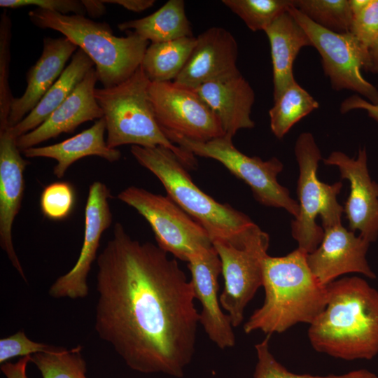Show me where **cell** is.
Listing matches in <instances>:
<instances>
[{
    "mask_svg": "<svg viewBox=\"0 0 378 378\" xmlns=\"http://www.w3.org/2000/svg\"><path fill=\"white\" fill-rule=\"evenodd\" d=\"M95 330L132 370L183 377L200 314L175 258L133 239L120 223L97 258Z\"/></svg>",
    "mask_w": 378,
    "mask_h": 378,
    "instance_id": "cell-1",
    "label": "cell"
},
{
    "mask_svg": "<svg viewBox=\"0 0 378 378\" xmlns=\"http://www.w3.org/2000/svg\"><path fill=\"white\" fill-rule=\"evenodd\" d=\"M323 311L308 329L318 352L345 360H371L378 354V291L358 276L327 285Z\"/></svg>",
    "mask_w": 378,
    "mask_h": 378,
    "instance_id": "cell-2",
    "label": "cell"
},
{
    "mask_svg": "<svg viewBox=\"0 0 378 378\" xmlns=\"http://www.w3.org/2000/svg\"><path fill=\"white\" fill-rule=\"evenodd\" d=\"M262 286L264 302L244 325L246 334L260 330L271 335L300 323L310 325L327 304V286L318 281L307 253L298 248L284 256L264 257Z\"/></svg>",
    "mask_w": 378,
    "mask_h": 378,
    "instance_id": "cell-3",
    "label": "cell"
},
{
    "mask_svg": "<svg viewBox=\"0 0 378 378\" xmlns=\"http://www.w3.org/2000/svg\"><path fill=\"white\" fill-rule=\"evenodd\" d=\"M130 151L160 181L167 195L206 230L212 242L221 241L243 248L269 237L248 216L218 202L198 188L169 148L132 146Z\"/></svg>",
    "mask_w": 378,
    "mask_h": 378,
    "instance_id": "cell-4",
    "label": "cell"
},
{
    "mask_svg": "<svg viewBox=\"0 0 378 378\" xmlns=\"http://www.w3.org/2000/svg\"><path fill=\"white\" fill-rule=\"evenodd\" d=\"M28 15L36 27L57 31L79 47L94 62L98 81L104 88L129 78L141 66L149 46L148 41L133 31L117 36L108 24L85 15L39 8L29 11Z\"/></svg>",
    "mask_w": 378,
    "mask_h": 378,
    "instance_id": "cell-5",
    "label": "cell"
},
{
    "mask_svg": "<svg viewBox=\"0 0 378 378\" xmlns=\"http://www.w3.org/2000/svg\"><path fill=\"white\" fill-rule=\"evenodd\" d=\"M149 83L140 66L121 83L95 88L94 97L106 122L107 146H164L188 169H194L195 156L172 142L158 125L148 99Z\"/></svg>",
    "mask_w": 378,
    "mask_h": 378,
    "instance_id": "cell-6",
    "label": "cell"
},
{
    "mask_svg": "<svg viewBox=\"0 0 378 378\" xmlns=\"http://www.w3.org/2000/svg\"><path fill=\"white\" fill-rule=\"evenodd\" d=\"M294 150L300 171L297 185L299 213L291 223V234L298 248L307 254L321 242L323 230L342 224L344 208L337 197L342 183L328 184L318 179L317 169L321 153L310 132L299 135Z\"/></svg>",
    "mask_w": 378,
    "mask_h": 378,
    "instance_id": "cell-7",
    "label": "cell"
},
{
    "mask_svg": "<svg viewBox=\"0 0 378 378\" xmlns=\"http://www.w3.org/2000/svg\"><path fill=\"white\" fill-rule=\"evenodd\" d=\"M162 132L172 142L193 155L212 158L220 162L250 187L255 199L261 204L281 208L295 218L298 216V202L277 181V176L284 168L278 158L273 157L262 160L256 156L249 157L239 151L234 146L232 137L227 135L197 141L173 132Z\"/></svg>",
    "mask_w": 378,
    "mask_h": 378,
    "instance_id": "cell-8",
    "label": "cell"
},
{
    "mask_svg": "<svg viewBox=\"0 0 378 378\" xmlns=\"http://www.w3.org/2000/svg\"><path fill=\"white\" fill-rule=\"evenodd\" d=\"M118 198L147 220L158 246L174 258L188 262L192 255L213 246L206 230L168 195L130 186Z\"/></svg>",
    "mask_w": 378,
    "mask_h": 378,
    "instance_id": "cell-9",
    "label": "cell"
},
{
    "mask_svg": "<svg viewBox=\"0 0 378 378\" xmlns=\"http://www.w3.org/2000/svg\"><path fill=\"white\" fill-rule=\"evenodd\" d=\"M289 13L308 35L318 52L324 74L336 90L359 93L372 104H378V90L363 76L367 50L351 34H338L314 22L292 6Z\"/></svg>",
    "mask_w": 378,
    "mask_h": 378,
    "instance_id": "cell-10",
    "label": "cell"
},
{
    "mask_svg": "<svg viewBox=\"0 0 378 378\" xmlns=\"http://www.w3.org/2000/svg\"><path fill=\"white\" fill-rule=\"evenodd\" d=\"M148 93L162 130L197 141L225 135L214 113L194 89L174 81L150 82Z\"/></svg>",
    "mask_w": 378,
    "mask_h": 378,
    "instance_id": "cell-11",
    "label": "cell"
},
{
    "mask_svg": "<svg viewBox=\"0 0 378 378\" xmlns=\"http://www.w3.org/2000/svg\"><path fill=\"white\" fill-rule=\"evenodd\" d=\"M269 243L267 238L239 248L221 241L212 242L221 262L224 279L220 303L233 327L242 323L247 304L262 286V260L267 254Z\"/></svg>",
    "mask_w": 378,
    "mask_h": 378,
    "instance_id": "cell-12",
    "label": "cell"
},
{
    "mask_svg": "<svg viewBox=\"0 0 378 378\" xmlns=\"http://www.w3.org/2000/svg\"><path fill=\"white\" fill-rule=\"evenodd\" d=\"M110 189L101 181L89 187L85 207L84 237L78 258L74 266L59 276L50 286L49 295L54 298H83L88 296V276L97 258L102 234L112 223L108 199Z\"/></svg>",
    "mask_w": 378,
    "mask_h": 378,
    "instance_id": "cell-13",
    "label": "cell"
},
{
    "mask_svg": "<svg viewBox=\"0 0 378 378\" xmlns=\"http://www.w3.org/2000/svg\"><path fill=\"white\" fill-rule=\"evenodd\" d=\"M323 160L326 165L336 166L341 178L349 182L344 212L350 230H358L360 235L374 242L378 237V183L370 176L365 148L359 149L356 158L333 151Z\"/></svg>",
    "mask_w": 378,
    "mask_h": 378,
    "instance_id": "cell-14",
    "label": "cell"
},
{
    "mask_svg": "<svg viewBox=\"0 0 378 378\" xmlns=\"http://www.w3.org/2000/svg\"><path fill=\"white\" fill-rule=\"evenodd\" d=\"M321 242L307 254V264L318 281L327 286L340 276L358 273L374 279L375 273L366 259L370 242L356 236L342 224L323 230Z\"/></svg>",
    "mask_w": 378,
    "mask_h": 378,
    "instance_id": "cell-15",
    "label": "cell"
},
{
    "mask_svg": "<svg viewBox=\"0 0 378 378\" xmlns=\"http://www.w3.org/2000/svg\"><path fill=\"white\" fill-rule=\"evenodd\" d=\"M195 298L202 304L200 323L209 338L218 348L235 344L233 326L228 314L223 312L218 296V276L222 273L220 258L214 247L204 249L188 261Z\"/></svg>",
    "mask_w": 378,
    "mask_h": 378,
    "instance_id": "cell-16",
    "label": "cell"
},
{
    "mask_svg": "<svg viewBox=\"0 0 378 378\" xmlns=\"http://www.w3.org/2000/svg\"><path fill=\"white\" fill-rule=\"evenodd\" d=\"M238 46L233 35L220 27H212L196 37V44L184 67L173 80L196 89L202 84L239 73Z\"/></svg>",
    "mask_w": 378,
    "mask_h": 378,
    "instance_id": "cell-17",
    "label": "cell"
},
{
    "mask_svg": "<svg viewBox=\"0 0 378 378\" xmlns=\"http://www.w3.org/2000/svg\"><path fill=\"white\" fill-rule=\"evenodd\" d=\"M27 164L20 154L17 138L8 128L0 131V245L24 281L26 276L14 248L12 229L21 207Z\"/></svg>",
    "mask_w": 378,
    "mask_h": 378,
    "instance_id": "cell-18",
    "label": "cell"
},
{
    "mask_svg": "<svg viewBox=\"0 0 378 378\" xmlns=\"http://www.w3.org/2000/svg\"><path fill=\"white\" fill-rule=\"evenodd\" d=\"M98 81L95 68H92L72 93L38 127L17 138L22 152L62 133L75 130L80 124L103 118V112L94 97Z\"/></svg>",
    "mask_w": 378,
    "mask_h": 378,
    "instance_id": "cell-19",
    "label": "cell"
},
{
    "mask_svg": "<svg viewBox=\"0 0 378 378\" xmlns=\"http://www.w3.org/2000/svg\"><path fill=\"white\" fill-rule=\"evenodd\" d=\"M195 90L218 118L225 135L232 137L255 125L251 118L255 92L239 72L204 83Z\"/></svg>",
    "mask_w": 378,
    "mask_h": 378,
    "instance_id": "cell-20",
    "label": "cell"
},
{
    "mask_svg": "<svg viewBox=\"0 0 378 378\" xmlns=\"http://www.w3.org/2000/svg\"><path fill=\"white\" fill-rule=\"evenodd\" d=\"M43 50L27 74V88L20 97L13 98L8 119V127L19 123L38 103L58 79L70 57L78 50L68 38L45 37Z\"/></svg>",
    "mask_w": 378,
    "mask_h": 378,
    "instance_id": "cell-21",
    "label": "cell"
},
{
    "mask_svg": "<svg viewBox=\"0 0 378 378\" xmlns=\"http://www.w3.org/2000/svg\"><path fill=\"white\" fill-rule=\"evenodd\" d=\"M106 132L104 118L96 120L88 129L59 143L25 149L26 158H48L56 160L53 174L57 178L64 176L68 168L75 162L88 156H97L113 162L121 157L116 148H111L104 139Z\"/></svg>",
    "mask_w": 378,
    "mask_h": 378,
    "instance_id": "cell-22",
    "label": "cell"
},
{
    "mask_svg": "<svg viewBox=\"0 0 378 378\" xmlns=\"http://www.w3.org/2000/svg\"><path fill=\"white\" fill-rule=\"evenodd\" d=\"M264 31L270 45L273 100L275 101L295 80L293 66L300 50L305 46H312V44L288 9L277 17Z\"/></svg>",
    "mask_w": 378,
    "mask_h": 378,
    "instance_id": "cell-23",
    "label": "cell"
},
{
    "mask_svg": "<svg viewBox=\"0 0 378 378\" xmlns=\"http://www.w3.org/2000/svg\"><path fill=\"white\" fill-rule=\"evenodd\" d=\"M94 65L91 59L78 48L69 64L32 111L16 125L8 127L11 134L18 138L41 125L72 93Z\"/></svg>",
    "mask_w": 378,
    "mask_h": 378,
    "instance_id": "cell-24",
    "label": "cell"
},
{
    "mask_svg": "<svg viewBox=\"0 0 378 378\" xmlns=\"http://www.w3.org/2000/svg\"><path fill=\"white\" fill-rule=\"evenodd\" d=\"M118 28L133 31L150 43L192 36L183 0H169L152 14L118 24Z\"/></svg>",
    "mask_w": 378,
    "mask_h": 378,
    "instance_id": "cell-25",
    "label": "cell"
},
{
    "mask_svg": "<svg viewBox=\"0 0 378 378\" xmlns=\"http://www.w3.org/2000/svg\"><path fill=\"white\" fill-rule=\"evenodd\" d=\"M196 44L195 36L150 43L141 66L150 82L173 81L187 62Z\"/></svg>",
    "mask_w": 378,
    "mask_h": 378,
    "instance_id": "cell-26",
    "label": "cell"
},
{
    "mask_svg": "<svg viewBox=\"0 0 378 378\" xmlns=\"http://www.w3.org/2000/svg\"><path fill=\"white\" fill-rule=\"evenodd\" d=\"M318 107V102L296 80L293 81L274 101L269 111L272 133L282 139L295 124Z\"/></svg>",
    "mask_w": 378,
    "mask_h": 378,
    "instance_id": "cell-27",
    "label": "cell"
},
{
    "mask_svg": "<svg viewBox=\"0 0 378 378\" xmlns=\"http://www.w3.org/2000/svg\"><path fill=\"white\" fill-rule=\"evenodd\" d=\"M292 4L323 28L338 34L350 33L352 14L348 0H292Z\"/></svg>",
    "mask_w": 378,
    "mask_h": 378,
    "instance_id": "cell-28",
    "label": "cell"
},
{
    "mask_svg": "<svg viewBox=\"0 0 378 378\" xmlns=\"http://www.w3.org/2000/svg\"><path fill=\"white\" fill-rule=\"evenodd\" d=\"M82 347L71 350L52 346L48 351L31 356L43 378H87L86 363L81 355Z\"/></svg>",
    "mask_w": 378,
    "mask_h": 378,
    "instance_id": "cell-29",
    "label": "cell"
},
{
    "mask_svg": "<svg viewBox=\"0 0 378 378\" xmlns=\"http://www.w3.org/2000/svg\"><path fill=\"white\" fill-rule=\"evenodd\" d=\"M222 3L252 31H264L292 6V0H223Z\"/></svg>",
    "mask_w": 378,
    "mask_h": 378,
    "instance_id": "cell-30",
    "label": "cell"
},
{
    "mask_svg": "<svg viewBox=\"0 0 378 378\" xmlns=\"http://www.w3.org/2000/svg\"><path fill=\"white\" fill-rule=\"evenodd\" d=\"M270 337V335H267L255 346L258 360L253 378H378L375 373L367 369L355 370L342 374L325 376L293 373L288 371L272 355L269 346Z\"/></svg>",
    "mask_w": 378,
    "mask_h": 378,
    "instance_id": "cell-31",
    "label": "cell"
},
{
    "mask_svg": "<svg viewBox=\"0 0 378 378\" xmlns=\"http://www.w3.org/2000/svg\"><path fill=\"white\" fill-rule=\"evenodd\" d=\"M11 21L4 11L0 20V131L8 128V119L13 97L9 85Z\"/></svg>",
    "mask_w": 378,
    "mask_h": 378,
    "instance_id": "cell-32",
    "label": "cell"
},
{
    "mask_svg": "<svg viewBox=\"0 0 378 378\" xmlns=\"http://www.w3.org/2000/svg\"><path fill=\"white\" fill-rule=\"evenodd\" d=\"M350 33L368 50L378 35V0H349Z\"/></svg>",
    "mask_w": 378,
    "mask_h": 378,
    "instance_id": "cell-33",
    "label": "cell"
},
{
    "mask_svg": "<svg viewBox=\"0 0 378 378\" xmlns=\"http://www.w3.org/2000/svg\"><path fill=\"white\" fill-rule=\"evenodd\" d=\"M75 192L68 182H55L47 186L41 192L40 206L43 214L55 220L66 218L72 211Z\"/></svg>",
    "mask_w": 378,
    "mask_h": 378,
    "instance_id": "cell-34",
    "label": "cell"
},
{
    "mask_svg": "<svg viewBox=\"0 0 378 378\" xmlns=\"http://www.w3.org/2000/svg\"><path fill=\"white\" fill-rule=\"evenodd\" d=\"M52 348L43 343L29 340L23 331L0 340V363L3 364L16 356H31Z\"/></svg>",
    "mask_w": 378,
    "mask_h": 378,
    "instance_id": "cell-35",
    "label": "cell"
},
{
    "mask_svg": "<svg viewBox=\"0 0 378 378\" xmlns=\"http://www.w3.org/2000/svg\"><path fill=\"white\" fill-rule=\"evenodd\" d=\"M34 6L36 8L68 15L72 13L85 15L86 13L81 1L76 0H1L0 6L5 8H18Z\"/></svg>",
    "mask_w": 378,
    "mask_h": 378,
    "instance_id": "cell-36",
    "label": "cell"
},
{
    "mask_svg": "<svg viewBox=\"0 0 378 378\" xmlns=\"http://www.w3.org/2000/svg\"><path fill=\"white\" fill-rule=\"evenodd\" d=\"M355 109L365 110L370 118L378 122V104H372L358 95H352L346 98L340 107L342 113Z\"/></svg>",
    "mask_w": 378,
    "mask_h": 378,
    "instance_id": "cell-37",
    "label": "cell"
},
{
    "mask_svg": "<svg viewBox=\"0 0 378 378\" xmlns=\"http://www.w3.org/2000/svg\"><path fill=\"white\" fill-rule=\"evenodd\" d=\"M29 361L31 356H23L15 363L6 362L1 365V370L6 378H29L27 375Z\"/></svg>",
    "mask_w": 378,
    "mask_h": 378,
    "instance_id": "cell-38",
    "label": "cell"
},
{
    "mask_svg": "<svg viewBox=\"0 0 378 378\" xmlns=\"http://www.w3.org/2000/svg\"><path fill=\"white\" fill-rule=\"evenodd\" d=\"M104 4H114L122 6L127 10L141 12L153 6L154 0H102Z\"/></svg>",
    "mask_w": 378,
    "mask_h": 378,
    "instance_id": "cell-39",
    "label": "cell"
},
{
    "mask_svg": "<svg viewBox=\"0 0 378 378\" xmlns=\"http://www.w3.org/2000/svg\"><path fill=\"white\" fill-rule=\"evenodd\" d=\"M366 71L378 74V35L367 50V57L363 68Z\"/></svg>",
    "mask_w": 378,
    "mask_h": 378,
    "instance_id": "cell-40",
    "label": "cell"
},
{
    "mask_svg": "<svg viewBox=\"0 0 378 378\" xmlns=\"http://www.w3.org/2000/svg\"><path fill=\"white\" fill-rule=\"evenodd\" d=\"M86 13L92 18H99L106 12V7L102 0H81Z\"/></svg>",
    "mask_w": 378,
    "mask_h": 378,
    "instance_id": "cell-41",
    "label": "cell"
}]
</instances>
